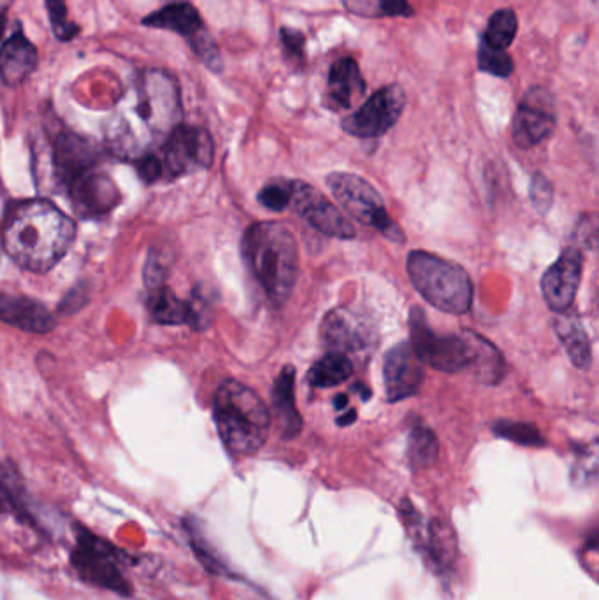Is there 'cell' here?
<instances>
[{"label": "cell", "instance_id": "obj_36", "mask_svg": "<svg viewBox=\"0 0 599 600\" xmlns=\"http://www.w3.org/2000/svg\"><path fill=\"white\" fill-rule=\"evenodd\" d=\"M531 201L533 206L538 211L539 215H547L548 210L553 207L554 189L550 181L544 174H535L531 180L530 189Z\"/></svg>", "mask_w": 599, "mask_h": 600}, {"label": "cell", "instance_id": "obj_38", "mask_svg": "<svg viewBox=\"0 0 599 600\" xmlns=\"http://www.w3.org/2000/svg\"><path fill=\"white\" fill-rule=\"evenodd\" d=\"M190 540H192V546H194L195 554L201 558V562L212 570V572H225V567L222 566L221 560L215 557L212 549L207 548V543L204 540V537L199 534L194 528H189Z\"/></svg>", "mask_w": 599, "mask_h": 600}, {"label": "cell", "instance_id": "obj_8", "mask_svg": "<svg viewBox=\"0 0 599 600\" xmlns=\"http://www.w3.org/2000/svg\"><path fill=\"white\" fill-rule=\"evenodd\" d=\"M410 338L415 356L432 369L440 373H459L468 369L470 346L466 343L464 335L436 334L420 308H411Z\"/></svg>", "mask_w": 599, "mask_h": 600}, {"label": "cell", "instance_id": "obj_10", "mask_svg": "<svg viewBox=\"0 0 599 600\" xmlns=\"http://www.w3.org/2000/svg\"><path fill=\"white\" fill-rule=\"evenodd\" d=\"M298 213L301 218L307 219L311 227L322 232L325 236L336 239H355L357 232L349 218L332 206L322 193L317 192L313 186L302 181H289V206L287 211Z\"/></svg>", "mask_w": 599, "mask_h": 600}, {"label": "cell", "instance_id": "obj_24", "mask_svg": "<svg viewBox=\"0 0 599 600\" xmlns=\"http://www.w3.org/2000/svg\"><path fill=\"white\" fill-rule=\"evenodd\" d=\"M466 343L470 346V365L468 369L473 371L474 376L480 382L488 385H496L505 376V358L498 352L494 344L489 343L488 339L474 334L471 331L462 332Z\"/></svg>", "mask_w": 599, "mask_h": 600}, {"label": "cell", "instance_id": "obj_16", "mask_svg": "<svg viewBox=\"0 0 599 600\" xmlns=\"http://www.w3.org/2000/svg\"><path fill=\"white\" fill-rule=\"evenodd\" d=\"M422 362L415 356L410 344L394 346L385 355L384 382L388 403H397L414 397L422 385Z\"/></svg>", "mask_w": 599, "mask_h": 600}, {"label": "cell", "instance_id": "obj_30", "mask_svg": "<svg viewBox=\"0 0 599 600\" xmlns=\"http://www.w3.org/2000/svg\"><path fill=\"white\" fill-rule=\"evenodd\" d=\"M346 11L357 17H411L414 9L408 0H341Z\"/></svg>", "mask_w": 599, "mask_h": 600}, {"label": "cell", "instance_id": "obj_13", "mask_svg": "<svg viewBox=\"0 0 599 600\" xmlns=\"http://www.w3.org/2000/svg\"><path fill=\"white\" fill-rule=\"evenodd\" d=\"M556 124L553 97L542 88H533L513 116V141L524 150L535 148L554 132Z\"/></svg>", "mask_w": 599, "mask_h": 600}, {"label": "cell", "instance_id": "obj_29", "mask_svg": "<svg viewBox=\"0 0 599 600\" xmlns=\"http://www.w3.org/2000/svg\"><path fill=\"white\" fill-rule=\"evenodd\" d=\"M517 14L513 13L512 9L496 11L489 20L483 44L492 50L505 52L506 47L512 46L513 39L517 35Z\"/></svg>", "mask_w": 599, "mask_h": 600}, {"label": "cell", "instance_id": "obj_27", "mask_svg": "<svg viewBox=\"0 0 599 600\" xmlns=\"http://www.w3.org/2000/svg\"><path fill=\"white\" fill-rule=\"evenodd\" d=\"M352 362L341 353H329L322 361L317 362L308 373V383L315 388H331L341 385L352 376Z\"/></svg>", "mask_w": 599, "mask_h": 600}, {"label": "cell", "instance_id": "obj_15", "mask_svg": "<svg viewBox=\"0 0 599 600\" xmlns=\"http://www.w3.org/2000/svg\"><path fill=\"white\" fill-rule=\"evenodd\" d=\"M582 266L580 249L569 246L542 278V296L556 313H565L574 304L582 279Z\"/></svg>", "mask_w": 599, "mask_h": 600}, {"label": "cell", "instance_id": "obj_7", "mask_svg": "<svg viewBox=\"0 0 599 600\" xmlns=\"http://www.w3.org/2000/svg\"><path fill=\"white\" fill-rule=\"evenodd\" d=\"M71 564L76 572L94 587L124 597L132 592L130 581L121 569V558L117 548L95 536L90 531L79 532L73 555H71Z\"/></svg>", "mask_w": 599, "mask_h": 600}, {"label": "cell", "instance_id": "obj_37", "mask_svg": "<svg viewBox=\"0 0 599 600\" xmlns=\"http://www.w3.org/2000/svg\"><path fill=\"white\" fill-rule=\"evenodd\" d=\"M192 43H194L195 52L203 58L204 64H206L210 69H222L221 53H218V47L215 46L212 38H207V35L203 34V31H201L192 39Z\"/></svg>", "mask_w": 599, "mask_h": 600}, {"label": "cell", "instance_id": "obj_31", "mask_svg": "<svg viewBox=\"0 0 599 600\" xmlns=\"http://www.w3.org/2000/svg\"><path fill=\"white\" fill-rule=\"evenodd\" d=\"M0 510L11 511L18 516H29L22 483L18 480L17 472L6 468L4 463H0Z\"/></svg>", "mask_w": 599, "mask_h": 600}, {"label": "cell", "instance_id": "obj_32", "mask_svg": "<svg viewBox=\"0 0 599 600\" xmlns=\"http://www.w3.org/2000/svg\"><path fill=\"white\" fill-rule=\"evenodd\" d=\"M494 433L500 438L517 442L522 447L542 448L547 444L544 436L535 425L521 424V421L501 420L494 425Z\"/></svg>", "mask_w": 599, "mask_h": 600}, {"label": "cell", "instance_id": "obj_20", "mask_svg": "<svg viewBox=\"0 0 599 600\" xmlns=\"http://www.w3.org/2000/svg\"><path fill=\"white\" fill-rule=\"evenodd\" d=\"M38 61L40 56L34 44L18 32L0 46V79L8 86L22 85L34 73Z\"/></svg>", "mask_w": 599, "mask_h": 600}, {"label": "cell", "instance_id": "obj_1", "mask_svg": "<svg viewBox=\"0 0 599 600\" xmlns=\"http://www.w3.org/2000/svg\"><path fill=\"white\" fill-rule=\"evenodd\" d=\"M180 118L182 104L173 77L147 71L118 100L106 132L109 148L124 159H142L168 141Z\"/></svg>", "mask_w": 599, "mask_h": 600}, {"label": "cell", "instance_id": "obj_43", "mask_svg": "<svg viewBox=\"0 0 599 600\" xmlns=\"http://www.w3.org/2000/svg\"><path fill=\"white\" fill-rule=\"evenodd\" d=\"M346 406H349V397L346 395H338L336 399H334V408L336 409H345Z\"/></svg>", "mask_w": 599, "mask_h": 600}, {"label": "cell", "instance_id": "obj_42", "mask_svg": "<svg viewBox=\"0 0 599 600\" xmlns=\"http://www.w3.org/2000/svg\"><path fill=\"white\" fill-rule=\"evenodd\" d=\"M357 420V411L355 409H350L349 413H345V415L340 416L338 418V425H341V427H345V425H352L354 421Z\"/></svg>", "mask_w": 599, "mask_h": 600}, {"label": "cell", "instance_id": "obj_19", "mask_svg": "<svg viewBox=\"0 0 599 600\" xmlns=\"http://www.w3.org/2000/svg\"><path fill=\"white\" fill-rule=\"evenodd\" d=\"M0 322L35 334H46L55 326V318L43 304L29 297L6 292H0Z\"/></svg>", "mask_w": 599, "mask_h": 600}, {"label": "cell", "instance_id": "obj_34", "mask_svg": "<svg viewBox=\"0 0 599 600\" xmlns=\"http://www.w3.org/2000/svg\"><path fill=\"white\" fill-rule=\"evenodd\" d=\"M479 65L483 73L498 77H509L513 73V62L505 52L492 50L482 43L479 52Z\"/></svg>", "mask_w": 599, "mask_h": 600}, {"label": "cell", "instance_id": "obj_25", "mask_svg": "<svg viewBox=\"0 0 599 600\" xmlns=\"http://www.w3.org/2000/svg\"><path fill=\"white\" fill-rule=\"evenodd\" d=\"M142 23L151 29L177 32L190 39H194L199 32L203 31V20L199 17L197 9L189 2L165 6L145 18Z\"/></svg>", "mask_w": 599, "mask_h": 600}, {"label": "cell", "instance_id": "obj_39", "mask_svg": "<svg viewBox=\"0 0 599 600\" xmlns=\"http://www.w3.org/2000/svg\"><path fill=\"white\" fill-rule=\"evenodd\" d=\"M281 43L289 55L301 58L302 47H304V35L302 32L293 31V29H281Z\"/></svg>", "mask_w": 599, "mask_h": 600}, {"label": "cell", "instance_id": "obj_3", "mask_svg": "<svg viewBox=\"0 0 599 600\" xmlns=\"http://www.w3.org/2000/svg\"><path fill=\"white\" fill-rule=\"evenodd\" d=\"M243 251L272 304H284L299 276L298 243L289 228L278 222L252 225L246 231Z\"/></svg>", "mask_w": 599, "mask_h": 600}, {"label": "cell", "instance_id": "obj_35", "mask_svg": "<svg viewBox=\"0 0 599 600\" xmlns=\"http://www.w3.org/2000/svg\"><path fill=\"white\" fill-rule=\"evenodd\" d=\"M259 201L264 207L277 211V213L287 211V206H289V181L277 180L264 186L259 193Z\"/></svg>", "mask_w": 599, "mask_h": 600}, {"label": "cell", "instance_id": "obj_5", "mask_svg": "<svg viewBox=\"0 0 599 600\" xmlns=\"http://www.w3.org/2000/svg\"><path fill=\"white\" fill-rule=\"evenodd\" d=\"M406 269L415 290L436 309L450 314L470 311L473 281L458 264L427 251H411Z\"/></svg>", "mask_w": 599, "mask_h": 600}, {"label": "cell", "instance_id": "obj_40", "mask_svg": "<svg viewBox=\"0 0 599 600\" xmlns=\"http://www.w3.org/2000/svg\"><path fill=\"white\" fill-rule=\"evenodd\" d=\"M138 169L139 174H141L145 181H153L160 176V162L153 154H147V157L139 159Z\"/></svg>", "mask_w": 599, "mask_h": 600}, {"label": "cell", "instance_id": "obj_18", "mask_svg": "<svg viewBox=\"0 0 599 600\" xmlns=\"http://www.w3.org/2000/svg\"><path fill=\"white\" fill-rule=\"evenodd\" d=\"M71 199L74 206L82 215L95 216L108 213L117 206L118 190L117 185L108 176L99 172H87L82 178L71 183Z\"/></svg>", "mask_w": 599, "mask_h": 600}, {"label": "cell", "instance_id": "obj_9", "mask_svg": "<svg viewBox=\"0 0 599 600\" xmlns=\"http://www.w3.org/2000/svg\"><path fill=\"white\" fill-rule=\"evenodd\" d=\"M405 90L399 85L384 86L354 115L343 120V130L355 138H379L393 129L405 109Z\"/></svg>", "mask_w": 599, "mask_h": 600}, {"label": "cell", "instance_id": "obj_23", "mask_svg": "<svg viewBox=\"0 0 599 600\" xmlns=\"http://www.w3.org/2000/svg\"><path fill=\"white\" fill-rule=\"evenodd\" d=\"M554 329H556L557 338L565 346L571 364L580 371L591 369L592 350L589 343V335L584 329L580 318L575 314L557 313L554 318Z\"/></svg>", "mask_w": 599, "mask_h": 600}, {"label": "cell", "instance_id": "obj_11", "mask_svg": "<svg viewBox=\"0 0 599 600\" xmlns=\"http://www.w3.org/2000/svg\"><path fill=\"white\" fill-rule=\"evenodd\" d=\"M402 511L405 524L410 531L417 532L415 539L431 562L432 569L440 576L452 575L459 557L458 537L453 528L441 519H431L426 528L420 527L418 513L408 501L402 502Z\"/></svg>", "mask_w": 599, "mask_h": 600}, {"label": "cell", "instance_id": "obj_26", "mask_svg": "<svg viewBox=\"0 0 599 600\" xmlns=\"http://www.w3.org/2000/svg\"><path fill=\"white\" fill-rule=\"evenodd\" d=\"M151 317L164 325L199 326V314L195 309L171 292L164 285L151 290L150 302Z\"/></svg>", "mask_w": 599, "mask_h": 600}, {"label": "cell", "instance_id": "obj_17", "mask_svg": "<svg viewBox=\"0 0 599 600\" xmlns=\"http://www.w3.org/2000/svg\"><path fill=\"white\" fill-rule=\"evenodd\" d=\"M95 162H97V153L85 139L69 132L61 133L56 138L53 163H55L56 178L65 186H69L83 174L94 171Z\"/></svg>", "mask_w": 599, "mask_h": 600}, {"label": "cell", "instance_id": "obj_4", "mask_svg": "<svg viewBox=\"0 0 599 600\" xmlns=\"http://www.w3.org/2000/svg\"><path fill=\"white\" fill-rule=\"evenodd\" d=\"M215 421L227 451L234 457H248L268 441L271 415L259 395L229 379L216 390Z\"/></svg>", "mask_w": 599, "mask_h": 600}, {"label": "cell", "instance_id": "obj_41", "mask_svg": "<svg viewBox=\"0 0 599 600\" xmlns=\"http://www.w3.org/2000/svg\"><path fill=\"white\" fill-rule=\"evenodd\" d=\"M11 4H13V0H0V39L4 35L6 14H8Z\"/></svg>", "mask_w": 599, "mask_h": 600}, {"label": "cell", "instance_id": "obj_2", "mask_svg": "<svg viewBox=\"0 0 599 600\" xmlns=\"http://www.w3.org/2000/svg\"><path fill=\"white\" fill-rule=\"evenodd\" d=\"M76 236L73 219L47 201H25L9 213L2 245L18 266L46 272L61 262Z\"/></svg>", "mask_w": 599, "mask_h": 600}, {"label": "cell", "instance_id": "obj_6", "mask_svg": "<svg viewBox=\"0 0 599 600\" xmlns=\"http://www.w3.org/2000/svg\"><path fill=\"white\" fill-rule=\"evenodd\" d=\"M328 185L346 215L367 227H375L394 243H405L402 228L388 216L379 193L366 180L350 172H334L329 174Z\"/></svg>", "mask_w": 599, "mask_h": 600}, {"label": "cell", "instance_id": "obj_21", "mask_svg": "<svg viewBox=\"0 0 599 600\" xmlns=\"http://www.w3.org/2000/svg\"><path fill=\"white\" fill-rule=\"evenodd\" d=\"M296 369L292 365H285L280 376L272 385L271 399L275 409V420L285 439H292L301 432L302 418L296 408Z\"/></svg>", "mask_w": 599, "mask_h": 600}, {"label": "cell", "instance_id": "obj_28", "mask_svg": "<svg viewBox=\"0 0 599 600\" xmlns=\"http://www.w3.org/2000/svg\"><path fill=\"white\" fill-rule=\"evenodd\" d=\"M438 453H440V447H438L436 433L420 421L415 424L408 438V460L411 468L415 471L431 468L438 460Z\"/></svg>", "mask_w": 599, "mask_h": 600}, {"label": "cell", "instance_id": "obj_14", "mask_svg": "<svg viewBox=\"0 0 599 600\" xmlns=\"http://www.w3.org/2000/svg\"><path fill=\"white\" fill-rule=\"evenodd\" d=\"M322 341L331 353H359L373 344L375 329L363 314L338 308L323 318Z\"/></svg>", "mask_w": 599, "mask_h": 600}, {"label": "cell", "instance_id": "obj_22", "mask_svg": "<svg viewBox=\"0 0 599 600\" xmlns=\"http://www.w3.org/2000/svg\"><path fill=\"white\" fill-rule=\"evenodd\" d=\"M366 83L361 76L357 62L341 58L329 71V100L332 109H350L359 97H363Z\"/></svg>", "mask_w": 599, "mask_h": 600}, {"label": "cell", "instance_id": "obj_33", "mask_svg": "<svg viewBox=\"0 0 599 600\" xmlns=\"http://www.w3.org/2000/svg\"><path fill=\"white\" fill-rule=\"evenodd\" d=\"M46 2L47 13L52 20L53 32L61 41H71L78 35V25H74L67 18V6L65 0H44Z\"/></svg>", "mask_w": 599, "mask_h": 600}, {"label": "cell", "instance_id": "obj_12", "mask_svg": "<svg viewBox=\"0 0 599 600\" xmlns=\"http://www.w3.org/2000/svg\"><path fill=\"white\" fill-rule=\"evenodd\" d=\"M215 147L207 130L178 125L164 142V168L169 176H183L212 165Z\"/></svg>", "mask_w": 599, "mask_h": 600}]
</instances>
